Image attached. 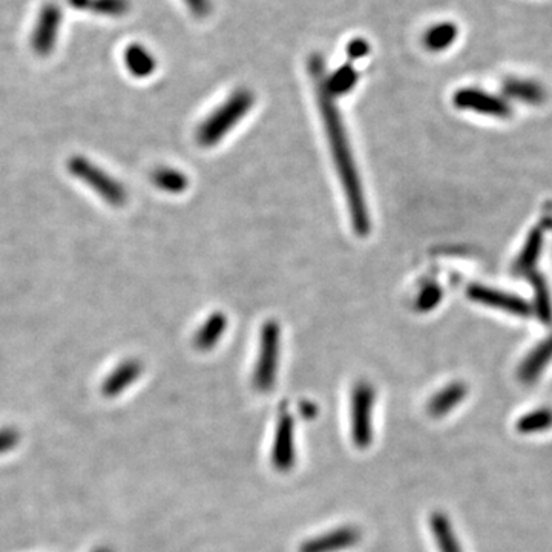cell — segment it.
<instances>
[{
    "label": "cell",
    "mask_w": 552,
    "mask_h": 552,
    "mask_svg": "<svg viewBox=\"0 0 552 552\" xmlns=\"http://www.w3.org/2000/svg\"><path fill=\"white\" fill-rule=\"evenodd\" d=\"M552 427V410L549 408H537L531 413H526L517 420L516 428L522 435H534L547 431Z\"/></svg>",
    "instance_id": "44dd1931"
},
{
    "label": "cell",
    "mask_w": 552,
    "mask_h": 552,
    "mask_svg": "<svg viewBox=\"0 0 552 552\" xmlns=\"http://www.w3.org/2000/svg\"><path fill=\"white\" fill-rule=\"evenodd\" d=\"M459 28L456 23L439 22L427 29L424 34V46L431 52H442L458 40Z\"/></svg>",
    "instance_id": "ac0fdd59"
},
{
    "label": "cell",
    "mask_w": 552,
    "mask_h": 552,
    "mask_svg": "<svg viewBox=\"0 0 552 552\" xmlns=\"http://www.w3.org/2000/svg\"><path fill=\"white\" fill-rule=\"evenodd\" d=\"M68 2H69V5L77 8V10H86L88 4H90V0H68Z\"/></svg>",
    "instance_id": "f1b7e54d"
},
{
    "label": "cell",
    "mask_w": 552,
    "mask_h": 552,
    "mask_svg": "<svg viewBox=\"0 0 552 552\" xmlns=\"http://www.w3.org/2000/svg\"><path fill=\"white\" fill-rule=\"evenodd\" d=\"M226 329H228V316L223 312L212 313L196 332L194 346L200 352L212 350L213 347L217 346L218 340L223 338Z\"/></svg>",
    "instance_id": "9a60e30c"
},
{
    "label": "cell",
    "mask_w": 552,
    "mask_h": 552,
    "mask_svg": "<svg viewBox=\"0 0 552 552\" xmlns=\"http://www.w3.org/2000/svg\"><path fill=\"white\" fill-rule=\"evenodd\" d=\"M357 80H359V74L355 67L350 63H346L335 69L333 73L327 74L325 84H327L330 94L338 99L340 95L348 94L356 86Z\"/></svg>",
    "instance_id": "ffe728a7"
},
{
    "label": "cell",
    "mask_w": 552,
    "mask_h": 552,
    "mask_svg": "<svg viewBox=\"0 0 552 552\" xmlns=\"http://www.w3.org/2000/svg\"><path fill=\"white\" fill-rule=\"evenodd\" d=\"M141 372H143V367L139 361L131 359V361L120 364L101 385L103 396L117 397L118 395H122L123 391L139 380Z\"/></svg>",
    "instance_id": "7c38bea8"
},
{
    "label": "cell",
    "mask_w": 552,
    "mask_h": 552,
    "mask_svg": "<svg viewBox=\"0 0 552 552\" xmlns=\"http://www.w3.org/2000/svg\"><path fill=\"white\" fill-rule=\"evenodd\" d=\"M429 528L435 536L436 545L439 552H462L459 545L456 531L452 528L448 516L442 511H435L429 516Z\"/></svg>",
    "instance_id": "2e32d148"
},
{
    "label": "cell",
    "mask_w": 552,
    "mask_h": 552,
    "mask_svg": "<svg viewBox=\"0 0 552 552\" xmlns=\"http://www.w3.org/2000/svg\"><path fill=\"white\" fill-rule=\"evenodd\" d=\"M368 52H370V44H368L367 40L361 39V37L353 39L347 45V56H348L350 60H359V59L367 56Z\"/></svg>",
    "instance_id": "484cf974"
},
{
    "label": "cell",
    "mask_w": 552,
    "mask_h": 552,
    "mask_svg": "<svg viewBox=\"0 0 552 552\" xmlns=\"http://www.w3.org/2000/svg\"><path fill=\"white\" fill-rule=\"evenodd\" d=\"M154 183L156 184V188L169 194H181L188 189L189 180L186 177V173L179 169L163 168L154 173Z\"/></svg>",
    "instance_id": "7402d4cb"
},
{
    "label": "cell",
    "mask_w": 552,
    "mask_h": 552,
    "mask_svg": "<svg viewBox=\"0 0 552 552\" xmlns=\"http://www.w3.org/2000/svg\"><path fill=\"white\" fill-rule=\"evenodd\" d=\"M124 63L129 73L137 78H146L156 71V61L145 46L139 44L129 45L124 51Z\"/></svg>",
    "instance_id": "e0dca14e"
},
{
    "label": "cell",
    "mask_w": 552,
    "mask_h": 552,
    "mask_svg": "<svg viewBox=\"0 0 552 552\" xmlns=\"http://www.w3.org/2000/svg\"><path fill=\"white\" fill-rule=\"evenodd\" d=\"M300 412H301L302 418L313 419L318 414V407L312 404V402H302L300 405Z\"/></svg>",
    "instance_id": "83f0119b"
},
{
    "label": "cell",
    "mask_w": 552,
    "mask_h": 552,
    "mask_svg": "<svg viewBox=\"0 0 552 552\" xmlns=\"http://www.w3.org/2000/svg\"><path fill=\"white\" fill-rule=\"evenodd\" d=\"M129 0H90L88 10L99 16L122 17L129 12Z\"/></svg>",
    "instance_id": "603a6c76"
},
{
    "label": "cell",
    "mask_w": 552,
    "mask_h": 552,
    "mask_svg": "<svg viewBox=\"0 0 552 552\" xmlns=\"http://www.w3.org/2000/svg\"><path fill=\"white\" fill-rule=\"evenodd\" d=\"M61 19H63V14L56 4H46L40 10L33 36H31V46L36 54L48 56L52 52L57 44V37H59Z\"/></svg>",
    "instance_id": "52a82bcc"
},
{
    "label": "cell",
    "mask_w": 552,
    "mask_h": 552,
    "mask_svg": "<svg viewBox=\"0 0 552 552\" xmlns=\"http://www.w3.org/2000/svg\"><path fill=\"white\" fill-rule=\"evenodd\" d=\"M468 395V387L460 380L446 385L431 397L427 405L428 413L433 418H442L458 407L459 404Z\"/></svg>",
    "instance_id": "8fae6325"
},
{
    "label": "cell",
    "mask_w": 552,
    "mask_h": 552,
    "mask_svg": "<svg viewBox=\"0 0 552 552\" xmlns=\"http://www.w3.org/2000/svg\"><path fill=\"white\" fill-rule=\"evenodd\" d=\"M94 552H112L111 549H108V548H99V549H95Z\"/></svg>",
    "instance_id": "f546056e"
},
{
    "label": "cell",
    "mask_w": 552,
    "mask_h": 552,
    "mask_svg": "<svg viewBox=\"0 0 552 552\" xmlns=\"http://www.w3.org/2000/svg\"><path fill=\"white\" fill-rule=\"evenodd\" d=\"M74 168H76V173L80 175L82 179L88 180L91 183H97L99 181L95 189L99 190L103 198H107L109 203H112V204H122V203H124V198H126L124 189H123L120 184L116 183L114 180L107 177L105 173H101V171H99V173H97V171L91 169L84 162L74 163Z\"/></svg>",
    "instance_id": "4fadbf2b"
},
{
    "label": "cell",
    "mask_w": 552,
    "mask_h": 552,
    "mask_svg": "<svg viewBox=\"0 0 552 552\" xmlns=\"http://www.w3.org/2000/svg\"><path fill=\"white\" fill-rule=\"evenodd\" d=\"M552 361V335L540 342L532 352L524 357V363L520 364L519 376L520 382L524 385L536 384L541 373L545 372L548 364Z\"/></svg>",
    "instance_id": "30bf717a"
},
{
    "label": "cell",
    "mask_w": 552,
    "mask_h": 552,
    "mask_svg": "<svg viewBox=\"0 0 552 552\" xmlns=\"http://www.w3.org/2000/svg\"><path fill=\"white\" fill-rule=\"evenodd\" d=\"M296 462L295 422L289 413L287 404L279 407L278 422L275 431L272 463L279 473H289Z\"/></svg>",
    "instance_id": "5b68a950"
},
{
    "label": "cell",
    "mask_w": 552,
    "mask_h": 552,
    "mask_svg": "<svg viewBox=\"0 0 552 552\" xmlns=\"http://www.w3.org/2000/svg\"><path fill=\"white\" fill-rule=\"evenodd\" d=\"M503 92L508 99H514L526 105H540L547 99L545 88L528 78H508L503 84Z\"/></svg>",
    "instance_id": "5bb4252c"
},
{
    "label": "cell",
    "mask_w": 552,
    "mask_h": 552,
    "mask_svg": "<svg viewBox=\"0 0 552 552\" xmlns=\"http://www.w3.org/2000/svg\"><path fill=\"white\" fill-rule=\"evenodd\" d=\"M444 298V292H442L439 285L431 283V284L425 285L422 291L419 292L414 307L418 312L427 313L435 310L436 307L439 306Z\"/></svg>",
    "instance_id": "cb8c5ba5"
},
{
    "label": "cell",
    "mask_w": 552,
    "mask_h": 552,
    "mask_svg": "<svg viewBox=\"0 0 552 552\" xmlns=\"http://www.w3.org/2000/svg\"><path fill=\"white\" fill-rule=\"evenodd\" d=\"M20 441V435L16 428H0V456L12 452Z\"/></svg>",
    "instance_id": "d4e9b609"
},
{
    "label": "cell",
    "mask_w": 552,
    "mask_h": 552,
    "mask_svg": "<svg viewBox=\"0 0 552 552\" xmlns=\"http://www.w3.org/2000/svg\"><path fill=\"white\" fill-rule=\"evenodd\" d=\"M253 103L255 95L252 94V91H235L221 107H218L201 123L196 132L198 143L204 148H212L220 143L249 114Z\"/></svg>",
    "instance_id": "7a4b0ae2"
},
{
    "label": "cell",
    "mask_w": 552,
    "mask_h": 552,
    "mask_svg": "<svg viewBox=\"0 0 552 552\" xmlns=\"http://www.w3.org/2000/svg\"><path fill=\"white\" fill-rule=\"evenodd\" d=\"M468 298L473 301L479 302V304H484V306L505 310V312L519 315V316H526L530 313V306L519 296L494 291V289H490L485 285H469Z\"/></svg>",
    "instance_id": "9c48e42d"
},
{
    "label": "cell",
    "mask_w": 552,
    "mask_h": 552,
    "mask_svg": "<svg viewBox=\"0 0 552 552\" xmlns=\"http://www.w3.org/2000/svg\"><path fill=\"white\" fill-rule=\"evenodd\" d=\"M452 103L459 109L477 112L491 117L505 118L511 116V107L505 99L476 88L459 90L452 97Z\"/></svg>",
    "instance_id": "8992f818"
},
{
    "label": "cell",
    "mask_w": 552,
    "mask_h": 552,
    "mask_svg": "<svg viewBox=\"0 0 552 552\" xmlns=\"http://www.w3.org/2000/svg\"><path fill=\"white\" fill-rule=\"evenodd\" d=\"M196 19H204L212 12V0H183Z\"/></svg>",
    "instance_id": "4316f807"
},
{
    "label": "cell",
    "mask_w": 552,
    "mask_h": 552,
    "mask_svg": "<svg viewBox=\"0 0 552 552\" xmlns=\"http://www.w3.org/2000/svg\"><path fill=\"white\" fill-rule=\"evenodd\" d=\"M308 71L312 76L319 111L323 117L324 128L329 140L330 151L333 156L336 171L340 175L342 189L346 194L348 213L352 218L353 230L359 236H367L372 230V220L368 212L367 201L364 194L363 181L357 172L356 162L353 156L352 145L347 135L346 126L342 123L336 99L330 94L325 84L327 69L321 54H313L308 59Z\"/></svg>",
    "instance_id": "6da1fadb"
},
{
    "label": "cell",
    "mask_w": 552,
    "mask_h": 552,
    "mask_svg": "<svg viewBox=\"0 0 552 552\" xmlns=\"http://www.w3.org/2000/svg\"><path fill=\"white\" fill-rule=\"evenodd\" d=\"M279 340L281 329L276 321H268L262 325L260 352L253 370V387L260 393H268L275 387L278 373Z\"/></svg>",
    "instance_id": "3957f363"
},
{
    "label": "cell",
    "mask_w": 552,
    "mask_h": 552,
    "mask_svg": "<svg viewBox=\"0 0 552 552\" xmlns=\"http://www.w3.org/2000/svg\"><path fill=\"white\" fill-rule=\"evenodd\" d=\"M373 385L365 380L355 384L350 399V425H352V441L359 450H365L373 441Z\"/></svg>",
    "instance_id": "277c9868"
},
{
    "label": "cell",
    "mask_w": 552,
    "mask_h": 552,
    "mask_svg": "<svg viewBox=\"0 0 552 552\" xmlns=\"http://www.w3.org/2000/svg\"><path fill=\"white\" fill-rule=\"evenodd\" d=\"M361 531L356 526L347 524L336 530L324 532L321 536L313 537L304 541L300 552H338L355 547L361 540Z\"/></svg>",
    "instance_id": "ba28073f"
},
{
    "label": "cell",
    "mask_w": 552,
    "mask_h": 552,
    "mask_svg": "<svg viewBox=\"0 0 552 552\" xmlns=\"http://www.w3.org/2000/svg\"><path fill=\"white\" fill-rule=\"evenodd\" d=\"M541 238H543V234L540 229L531 232L519 260L514 264V274L524 275L526 278L537 274L536 268L541 251Z\"/></svg>",
    "instance_id": "d6986e66"
}]
</instances>
